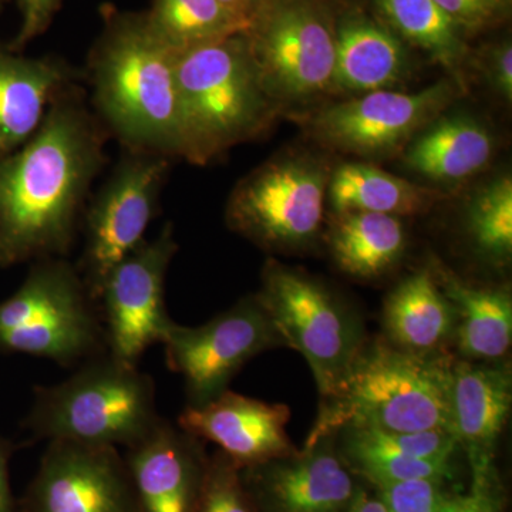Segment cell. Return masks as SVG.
<instances>
[{
	"instance_id": "d590c367",
	"label": "cell",
	"mask_w": 512,
	"mask_h": 512,
	"mask_svg": "<svg viewBox=\"0 0 512 512\" xmlns=\"http://www.w3.org/2000/svg\"><path fill=\"white\" fill-rule=\"evenodd\" d=\"M15 443L0 437V512H16L15 498L9 481V461L15 453Z\"/></svg>"
},
{
	"instance_id": "8fae6325",
	"label": "cell",
	"mask_w": 512,
	"mask_h": 512,
	"mask_svg": "<svg viewBox=\"0 0 512 512\" xmlns=\"http://www.w3.org/2000/svg\"><path fill=\"white\" fill-rule=\"evenodd\" d=\"M466 90L450 77L419 92L380 90L346 97L305 114L299 123L315 143L366 160L400 156L407 144Z\"/></svg>"
},
{
	"instance_id": "ffe728a7",
	"label": "cell",
	"mask_w": 512,
	"mask_h": 512,
	"mask_svg": "<svg viewBox=\"0 0 512 512\" xmlns=\"http://www.w3.org/2000/svg\"><path fill=\"white\" fill-rule=\"evenodd\" d=\"M494 134L470 114H441L407 144L403 164L434 183L461 184L493 161Z\"/></svg>"
},
{
	"instance_id": "e575fe53",
	"label": "cell",
	"mask_w": 512,
	"mask_h": 512,
	"mask_svg": "<svg viewBox=\"0 0 512 512\" xmlns=\"http://www.w3.org/2000/svg\"><path fill=\"white\" fill-rule=\"evenodd\" d=\"M20 28L12 50L23 49L36 37L42 36L55 20L62 0H18Z\"/></svg>"
},
{
	"instance_id": "4fadbf2b",
	"label": "cell",
	"mask_w": 512,
	"mask_h": 512,
	"mask_svg": "<svg viewBox=\"0 0 512 512\" xmlns=\"http://www.w3.org/2000/svg\"><path fill=\"white\" fill-rule=\"evenodd\" d=\"M178 251L174 225L167 222L156 238L124 258L107 276L99 308L107 353L138 366L151 346L163 343L174 320L165 305L168 269Z\"/></svg>"
},
{
	"instance_id": "ac0fdd59",
	"label": "cell",
	"mask_w": 512,
	"mask_h": 512,
	"mask_svg": "<svg viewBox=\"0 0 512 512\" xmlns=\"http://www.w3.org/2000/svg\"><path fill=\"white\" fill-rule=\"evenodd\" d=\"M512 373L508 365L454 360L451 369V426L466 448L473 477L495 471L494 454L511 412Z\"/></svg>"
},
{
	"instance_id": "44dd1931",
	"label": "cell",
	"mask_w": 512,
	"mask_h": 512,
	"mask_svg": "<svg viewBox=\"0 0 512 512\" xmlns=\"http://www.w3.org/2000/svg\"><path fill=\"white\" fill-rule=\"evenodd\" d=\"M409 70L404 42L380 20L362 13L338 20L335 96L393 90Z\"/></svg>"
},
{
	"instance_id": "d6a6232c",
	"label": "cell",
	"mask_w": 512,
	"mask_h": 512,
	"mask_svg": "<svg viewBox=\"0 0 512 512\" xmlns=\"http://www.w3.org/2000/svg\"><path fill=\"white\" fill-rule=\"evenodd\" d=\"M443 512H503L497 471L473 477L467 494L446 495Z\"/></svg>"
},
{
	"instance_id": "d4e9b609",
	"label": "cell",
	"mask_w": 512,
	"mask_h": 512,
	"mask_svg": "<svg viewBox=\"0 0 512 512\" xmlns=\"http://www.w3.org/2000/svg\"><path fill=\"white\" fill-rule=\"evenodd\" d=\"M329 247L336 265L360 279L379 278L399 264L406 252L403 222L376 212H339L329 231Z\"/></svg>"
},
{
	"instance_id": "5bb4252c",
	"label": "cell",
	"mask_w": 512,
	"mask_h": 512,
	"mask_svg": "<svg viewBox=\"0 0 512 512\" xmlns=\"http://www.w3.org/2000/svg\"><path fill=\"white\" fill-rule=\"evenodd\" d=\"M25 512H141L119 448L49 441Z\"/></svg>"
},
{
	"instance_id": "83f0119b",
	"label": "cell",
	"mask_w": 512,
	"mask_h": 512,
	"mask_svg": "<svg viewBox=\"0 0 512 512\" xmlns=\"http://www.w3.org/2000/svg\"><path fill=\"white\" fill-rule=\"evenodd\" d=\"M473 248L485 261L507 265L512 256V178L504 174L474 195L466 214Z\"/></svg>"
},
{
	"instance_id": "4316f807",
	"label": "cell",
	"mask_w": 512,
	"mask_h": 512,
	"mask_svg": "<svg viewBox=\"0 0 512 512\" xmlns=\"http://www.w3.org/2000/svg\"><path fill=\"white\" fill-rule=\"evenodd\" d=\"M144 15L154 35L177 55L248 32L220 0H153Z\"/></svg>"
},
{
	"instance_id": "2e32d148",
	"label": "cell",
	"mask_w": 512,
	"mask_h": 512,
	"mask_svg": "<svg viewBox=\"0 0 512 512\" xmlns=\"http://www.w3.org/2000/svg\"><path fill=\"white\" fill-rule=\"evenodd\" d=\"M291 410L227 390L200 407L185 406L181 429L201 441L217 444L238 467L247 468L295 456L286 433Z\"/></svg>"
},
{
	"instance_id": "7402d4cb",
	"label": "cell",
	"mask_w": 512,
	"mask_h": 512,
	"mask_svg": "<svg viewBox=\"0 0 512 512\" xmlns=\"http://www.w3.org/2000/svg\"><path fill=\"white\" fill-rule=\"evenodd\" d=\"M383 328L394 348L436 355L456 336L457 312L430 269L403 279L387 295Z\"/></svg>"
},
{
	"instance_id": "e0dca14e",
	"label": "cell",
	"mask_w": 512,
	"mask_h": 512,
	"mask_svg": "<svg viewBox=\"0 0 512 512\" xmlns=\"http://www.w3.org/2000/svg\"><path fill=\"white\" fill-rule=\"evenodd\" d=\"M204 441L177 423L161 419L156 429L126 448L131 481L141 512H194L208 457Z\"/></svg>"
},
{
	"instance_id": "603a6c76",
	"label": "cell",
	"mask_w": 512,
	"mask_h": 512,
	"mask_svg": "<svg viewBox=\"0 0 512 512\" xmlns=\"http://www.w3.org/2000/svg\"><path fill=\"white\" fill-rule=\"evenodd\" d=\"M433 274L456 308L454 340L461 356L478 362L503 359L512 343L510 289L468 285L439 266Z\"/></svg>"
},
{
	"instance_id": "8d00e7d4",
	"label": "cell",
	"mask_w": 512,
	"mask_h": 512,
	"mask_svg": "<svg viewBox=\"0 0 512 512\" xmlns=\"http://www.w3.org/2000/svg\"><path fill=\"white\" fill-rule=\"evenodd\" d=\"M220 2L249 29L268 0H220Z\"/></svg>"
},
{
	"instance_id": "484cf974",
	"label": "cell",
	"mask_w": 512,
	"mask_h": 512,
	"mask_svg": "<svg viewBox=\"0 0 512 512\" xmlns=\"http://www.w3.org/2000/svg\"><path fill=\"white\" fill-rule=\"evenodd\" d=\"M377 18L402 42L427 53L467 92L464 33L433 0H372Z\"/></svg>"
},
{
	"instance_id": "f546056e",
	"label": "cell",
	"mask_w": 512,
	"mask_h": 512,
	"mask_svg": "<svg viewBox=\"0 0 512 512\" xmlns=\"http://www.w3.org/2000/svg\"><path fill=\"white\" fill-rule=\"evenodd\" d=\"M194 512H258L242 480L241 467L221 451L208 458Z\"/></svg>"
},
{
	"instance_id": "30bf717a",
	"label": "cell",
	"mask_w": 512,
	"mask_h": 512,
	"mask_svg": "<svg viewBox=\"0 0 512 512\" xmlns=\"http://www.w3.org/2000/svg\"><path fill=\"white\" fill-rule=\"evenodd\" d=\"M173 163L161 154L123 150L107 180L90 195L80 228L82 252L74 264L96 301L110 272L146 241Z\"/></svg>"
},
{
	"instance_id": "ba28073f",
	"label": "cell",
	"mask_w": 512,
	"mask_h": 512,
	"mask_svg": "<svg viewBox=\"0 0 512 512\" xmlns=\"http://www.w3.org/2000/svg\"><path fill=\"white\" fill-rule=\"evenodd\" d=\"M338 18L325 0H268L247 37L281 113L335 96Z\"/></svg>"
},
{
	"instance_id": "836d02e7",
	"label": "cell",
	"mask_w": 512,
	"mask_h": 512,
	"mask_svg": "<svg viewBox=\"0 0 512 512\" xmlns=\"http://www.w3.org/2000/svg\"><path fill=\"white\" fill-rule=\"evenodd\" d=\"M485 83L507 103L512 101V46L510 40L488 47L478 62Z\"/></svg>"
},
{
	"instance_id": "7a4b0ae2",
	"label": "cell",
	"mask_w": 512,
	"mask_h": 512,
	"mask_svg": "<svg viewBox=\"0 0 512 512\" xmlns=\"http://www.w3.org/2000/svg\"><path fill=\"white\" fill-rule=\"evenodd\" d=\"M101 16L87 57L90 107L123 150L181 160L177 53L154 35L144 12L104 6Z\"/></svg>"
},
{
	"instance_id": "74e56055",
	"label": "cell",
	"mask_w": 512,
	"mask_h": 512,
	"mask_svg": "<svg viewBox=\"0 0 512 512\" xmlns=\"http://www.w3.org/2000/svg\"><path fill=\"white\" fill-rule=\"evenodd\" d=\"M345 512H389L383 501L376 495L367 493L363 488H357L352 501Z\"/></svg>"
},
{
	"instance_id": "1f68e13d",
	"label": "cell",
	"mask_w": 512,
	"mask_h": 512,
	"mask_svg": "<svg viewBox=\"0 0 512 512\" xmlns=\"http://www.w3.org/2000/svg\"><path fill=\"white\" fill-rule=\"evenodd\" d=\"M444 13L456 23L461 32L477 30L495 25L503 18L508 0H433Z\"/></svg>"
},
{
	"instance_id": "8992f818",
	"label": "cell",
	"mask_w": 512,
	"mask_h": 512,
	"mask_svg": "<svg viewBox=\"0 0 512 512\" xmlns=\"http://www.w3.org/2000/svg\"><path fill=\"white\" fill-rule=\"evenodd\" d=\"M107 353L99 303L69 258L30 264L18 291L0 302V355L77 367Z\"/></svg>"
},
{
	"instance_id": "cb8c5ba5",
	"label": "cell",
	"mask_w": 512,
	"mask_h": 512,
	"mask_svg": "<svg viewBox=\"0 0 512 512\" xmlns=\"http://www.w3.org/2000/svg\"><path fill=\"white\" fill-rule=\"evenodd\" d=\"M328 198L335 214L360 211L400 218L430 211L446 194L372 163H346L330 174Z\"/></svg>"
},
{
	"instance_id": "9c48e42d",
	"label": "cell",
	"mask_w": 512,
	"mask_h": 512,
	"mask_svg": "<svg viewBox=\"0 0 512 512\" xmlns=\"http://www.w3.org/2000/svg\"><path fill=\"white\" fill-rule=\"evenodd\" d=\"M330 174L328 163L312 154L271 158L245 175L229 195V229L265 251L311 247L322 231Z\"/></svg>"
},
{
	"instance_id": "4dcf8cb0",
	"label": "cell",
	"mask_w": 512,
	"mask_h": 512,
	"mask_svg": "<svg viewBox=\"0 0 512 512\" xmlns=\"http://www.w3.org/2000/svg\"><path fill=\"white\" fill-rule=\"evenodd\" d=\"M443 481L412 480L377 485V497L389 512H443Z\"/></svg>"
},
{
	"instance_id": "7c38bea8",
	"label": "cell",
	"mask_w": 512,
	"mask_h": 512,
	"mask_svg": "<svg viewBox=\"0 0 512 512\" xmlns=\"http://www.w3.org/2000/svg\"><path fill=\"white\" fill-rule=\"evenodd\" d=\"M168 369L183 377L188 407L204 406L227 392L249 360L284 346L255 295L200 326L173 323L161 343Z\"/></svg>"
},
{
	"instance_id": "277c9868",
	"label": "cell",
	"mask_w": 512,
	"mask_h": 512,
	"mask_svg": "<svg viewBox=\"0 0 512 512\" xmlns=\"http://www.w3.org/2000/svg\"><path fill=\"white\" fill-rule=\"evenodd\" d=\"M453 362L451 357L439 353L406 352L389 342L365 346L342 389L323 403L306 446L338 433L343 427L389 433L431 430L453 433L450 404Z\"/></svg>"
},
{
	"instance_id": "5b68a950",
	"label": "cell",
	"mask_w": 512,
	"mask_h": 512,
	"mask_svg": "<svg viewBox=\"0 0 512 512\" xmlns=\"http://www.w3.org/2000/svg\"><path fill=\"white\" fill-rule=\"evenodd\" d=\"M74 369L63 382L36 387L25 420L33 440L128 448L163 419L156 383L140 367L104 353Z\"/></svg>"
},
{
	"instance_id": "f35d334b",
	"label": "cell",
	"mask_w": 512,
	"mask_h": 512,
	"mask_svg": "<svg viewBox=\"0 0 512 512\" xmlns=\"http://www.w3.org/2000/svg\"><path fill=\"white\" fill-rule=\"evenodd\" d=\"M508 2H510V0H508Z\"/></svg>"
},
{
	"instance_id": "52a82bcc",
	"label": "cell",
	"mask_w": 512,
	"mask_h": 512,
	"mask_svg": "<svg viewBox=\"0 0 512 512\" xmlns=\"http://www.w3.org/2000/svg\"><path fill=\"white\" fill-rule=\"evenodd\" d=\"M255 296L284 346L305 357L322 402L335 397L366 346L360 319L311 275L275 259L266 261Z\"/></svg>"
},
{
	"instance_id": "3957f363",
	"label": "cell",
	"mask_w": 512,
	"mask_h": 512,
	"mask_svg": "<svg viewBox=\"0 0 512 512\" xmlns=\"http://www.w3.org/2000/svg\"><path fill=\"white\" fill-rule=\"evenodd\" d=\"M181 160L207 165L264 136L281 110L266 94L247 32L178 53Z\"/></svg>"
},
{
	"instance_id": "d6986e66",
	"label": "cell",
	"mask_w": 512,
	"mask_h": 512,
	"mask_svg": "<svg viewBox=\"0 0 512 512\" xmlns=\"http://www.w3.org/2000/svg\"><path fill=\"white\" fill-rule=\"evenodd\" d=\"M74 82L76 72L59 57L0 49V156L26 143L57 94Z\"/></svg>"
},
{
	"instance_id": "f1b7e54d",
	"label": "cell",
	"mask_w": 512,
	"mask_h": 512,
	"mask_svg": "<svg viewBox=\"0 0 512 512\" xmlns=\"http://www.w3.org/2000/svg\"><path fill=\"white\" fill-rule=\"evenodd\" d=\"M343 461L375 487L412 480L446 481L451 477V461L419 460L394 451L366 446L342 434Z\"/></svg>"
},
{
	"instance_id": "6da1fadb",
	"label": "cell",
	"mask_w": 512,
	"mask_h": 512,
	"mask_svg": "<svg viewBox=\"0 0 512 512\" xmlns=\"http://www.w3.org/2000/svg\"><path fill=\"white\" fill-rule=\"evenodd\" d=\"M109 138L86 89L74 82L32 137L0 156V268L69 258Z\"/></svg>"
},
{
	"instance_id": "9a60e30c",
	"label": "cell",
	"mask_w": 512,
	"mask_h": 512,
	"mask_svg": "<svg viewBox=\"0 0 512 512\" xmlns=\"http://www.w3.org/2000/svg\"><path fill=\"white\" fill-rule=\"evenodd\" d=\"M258 512H345L357 487L335 446V434L302 453L241 468Z\"/></svg>"
}]
</instances>
